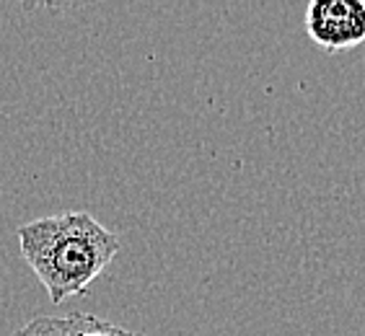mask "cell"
Here are the masks:
<instances>
[{"label":"cell","instance_id":"cell-1","mask_svg":"<svg viewBox=\"0 0 365 336\" xmlns=\"http://www.w3.org/2000/svg\"><path fill=\"white\" fill-rule=\"evenodd\" d=\"M16 233L24 261L55 305L83 295L120 251V238L81 210L39 217Z\"/></svg>","mask_w":365,"mask_h":336},{"label":"cell","instance_id":"cell-2","mask_svg":"<svg viewBox=\"0 0 365 336\" xmlns=\"http://www.w3.org/2000/svg\"><path fill=\"white\" fill-rule=\"evenodd\" d=\"M306 31L324 52H344L365 42V0H311Z\"/></svg>","mask_w":365,"mask_h":336}]
</instances>
